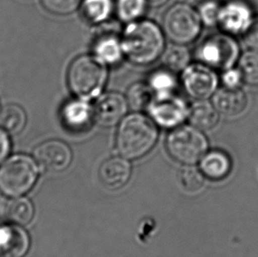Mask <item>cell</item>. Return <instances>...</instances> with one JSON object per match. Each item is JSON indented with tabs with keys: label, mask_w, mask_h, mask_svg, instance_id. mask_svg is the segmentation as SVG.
<instances>
[{
	"label": "cell",
	"mask_w": 258,
	"mask_h": 257,
	"mask_svg": "<svg viewBox=\"0 0 258 257\" xmlns=\"http://www.w3.org/2000/svg\"><path fill=\"white\" fill-rule=\"evenodd\" d=\"M163 29L154 21L139 20L126 25L121 36L124 56L136 66H149L165 50Z\"/></svg>",
	"instance_id": "1"
},
{
	"label": "cell",
	"mask_w": 258,
	"mask_h": 257,
	"mask_svg": "<svg viewBox=\"0 0 258 257\" xmlns=\"http://www.w3.org/2000/svg\"><path fill=\"white\" fill-rule=\"evenodd\" d=\"M158 135L157 124L149 115L134 112L119 123L115 137L116 149L126 159H140L153 149Z\"/></svg>",
	"instance_id": "2"
},
{
	"label": "cell",
	"mask_w": 258,
	"mask_h": 257,
	"mask_svg": "<svg viewBox=\"0 0 258 257\" xmlns=\"http://www.w3.org/2000/svg\"><path fill=\"white\" fill-rule=\"evenodd\" d=\"M108 80V67L93 55H82L71 63L67 84L76 98L90 101L99 97Z\"/></svg>",
	"instance_id": "3"
},
{
	"label": "cell",
	"mask_w": 258,
	"mask_h": 257,
	"mask_svg": "<svg viewBox=\"0 0 258 257\" xmlns=\"http://www.w3.org/2000/svg\"><path fill=\"white\" fill-rule=\"evenodd\" d=\"M199 12L188 4L177 3L163 17V31L173 43L187 45L199 37L202 29Z\"/></svg>",
	"instance_id": "4"
},
{
	"label": "cell",
	"mask_w": 258,
	"mask_h": 257,
	"mask_svg": "<svg viewBox=\"0 0 258 257\" xmlns=\"http://www.w3.org/2000/svg\"><path fill=\"white\" fill-rule=\"evenodd\" d=\"M166 147L173 160L191 165L205 156L208 142L202 131L192 125H180L169 132Z\"/></svg>",
	"instance_id": "5"
},
{
	"label": "cell",
	"mask_w": 258,
	"mask_h": 257,
	"mask_svg": "<svg viewBox=\"0 0 258 257\" xmlns=\"http://www.w3.org/2000/svg\"><path fill=\"white\" fill-rule=\"evenodd\" d=\"M35 161L26 155H15L0 167V191L17 198L29 191L37 180Z\"/></svg>",
	"instance_id": "6"
},
{
	"label": "cell",
	"mask_w": 258,
	"mask_h": 257,
	"mask_svg": "<svg viewBox=\"0 0 258 257\" xmlns=\"http://www.w3.org/2000/svg\"><path fill=\"white\" fill-rule=\"evenodd\" d=\"M195 55L199 63L224 72L234 66L240 55V49L232 35L226 33L213 34L199 43Z\"/></svg>",
	"instance_id": "7"
},
{
	"label": "cell",
	"mask_w": 258,
	"mask_h": 257,
	"mask_svg": "<svg viewBox=\"0 0 258 257\" xmlns=\"http://www.w3.org/2000/svg\"><path fill=\"white\" fill-rule=\"evenodd\" d=\"M147 111L157 126L173 130L188 119L189 107L185 100L174 94L154 95Z\"/></svg>",
	"instance_id": "8"
},
{
	"label": "cell",
	"mask_w": 258,
	"mask_h": 257,
	"mask_svg": "<svg viewBox=\"0 0 258 257\" xmlns=\"http://www.w3.org/2000/svg\"><path fill=\"white\" fill-rule=\"evenodd\" d=\"M181 81L186 94L195 100L213 97L219 86L215 70L201 63H189L181 72Z\"/></svg>",
	"instance_id": "9"
},
{
	"label": "cell",
	"mask_w": 258,
	"mask_h": 257,
	"mask_svg": "<svg viewBox=\"0 0 258 257\" xmlns=\"http://www.w3.org/2000/svg\"><path fill=\"white\" fill-rule=\"evenodd\" d=\"M93 107L94 122L101 127L110 128L119 124L125 117L129 105L122 94L108 92L96 98Z\"/></svg>",
	"instance_id": "10"
},
{
	"label": "cell",
	"mask_w": 258,
	"mask_h": 257,
	"mask_svg": "<svg viewBox=\"0 0 258 257\" xmlns=\"http://www.w3.org/2000/svg\"><path fill=\"white\" fill-rule=\"evenodd\" d=\"M35 160L42 170L58 173L67 169L73 160V153L66 143L60 140H48L35 150Z\"/></svg>",
	"instance_id": "11"
},
{
	"label": "cell",
	"mask_w": 258,
	"mask_h": 257,
	"mask_svg": "<svg viewBox=\"0 0 258 257\" xmlns=\"http://www.w3.org/2000/svg\"><path fill=\"white\" fill-rule=\"evenodd\" d=\"M254 20L250 7L240 0H233L220 8L219 23L226 34L243 35Z\"/></svg>",
	"instance_id": "12"
},
{
	"label": "cell",
	"mask_w": 258,
	"mask_h": 257,
	"mask_svg": "<svg viewBox=\"0 0 258 257\" xmlns=\"http://www.w3.org/2000/svg\"><path fill=\"white\" fill-rule=\"evenodd\" d=\"M60 118L64 128L70 132H85L94 122V107L89 101L74 98L63 105Z\"/></svg>",
	"instance_id": "13"
},
{
	"label": "cell",
	"mask_w": 258,
	"mask_h": 257,
	"mask_svg": "<svg viewBox=\"0 0 258 257\" xmlns=\"http://www.w3.org/2000/svg\"><path fill=\"white\" fill-rule=\"evenodd\" d=\"M213 104L220 115L234 117L246 109L248 97L241 87H224L213 94Z\"/></svg>",
	"instance_id": "14"
},
{
	"label": "cell",
	"mask_w": 258,
	"mask_h": 257,
	"mask_svg": "<svg viewBox=\"0 0 258 257\" xmlns=\"http://www.w3.org/2000/svg\"><path fill=\"white\" fill-rule=\"evenodd\" d=\"M29 237L19 226H0V257H22L28 250Z\"/></svg>",
	"instance_id": "15"
},
{
	"label": "cell",
	"mask_w": 258,
	"mask_h": 257,
	"mask_svg": "<svg viewBox=\"0 0 258 257\" xmlns=\"http://www.w3.org/2000/svg\"><path fill=\"white\" fill-rule=\"evenodd\" d=\"M131 165L127 160L119 157H113L105 160L99 169L101 183L110 189L123 187L131 176Z\"/></svg>",
	"instance_id": "16"
},
{
	"label": "cell",
	"mask_w": 258,
	"mask_h": 257,
	"mask_svg": "<svg viewBox=\"0 0 258 257\" xmlns=\"http://www.w3.org/2000/svg\"><path fill=\"white\" fill-rule=\"evenodd\" d=\"M93 56L107 67L118 65L124 57L121 37L114 34L99 36L93 45Z\"/></svg>",
	"instance_id": "17"
},
{
	"label": "cell",
	"mask_w": 258,
	"mask_h": 257,
	"mask_svg": "<svg viewBox=\"0 0 258 257\" xmlns=\"http://www.w3.org/2000/svg\"><path fill=\"white\" fill-rule=\"evenodd\" d=\"M188 119L190 125L206 132L218 124L220 113L217 111L214 105L207 100H196L189 107Z\"/></svg>",
	"instance_id": "18"
},
{
	"label": "cell",
	"mask_w": 258,
	"mask_h": 257,
	"mask_svg": "<svg viewBox=\"0 0 258 257\" xmlns=\"http://www.w3.org/2000/svg\"><path fill=\"white\" fill-rule=\"evenodd\" d=\"M200 167L205 176L211 180L220 181L227 177L230 173L232 164L226 153L213 151L203 157Z\"/></svg>",
	"instance_id": "19"
},
{
	"label": "cell",
	"mask_w": 258,
	"mask_h": 257,
	"mask_svg": "<svg viewBox=\"0 0 258 257\" xmlns=\"http://www.w3.org/2000/svg\"><path fill=\"white\" fill-rule=\"evenodd\" d=\"M115 6L114 0H82L80 8L85 21L98 25L110 19L115 13Z\"/></svg>",
	"instance_id": "20"
},
{
	"label": "cell",
	"mask_w": 258,
	"mask_h": 257,
	"mask_svg": "<svg viewBox=\"0 0 258 257\" xmlns=\"http://www.w3.org/2000/svg\"><path fill=\"white\" fill-rule=\"evenodd\" d=\"M147 84L149 85L154 95H167L174 94L177 88L178 80L176 73L163 67L151 73Z\"/></svg>",
	"instance_id": "21"
},
{
	"label": "cell",
	"mask_w": 258,
	"mask_h": 257,
	"mask_svg": "<svg viewBox=\"0 0 258 257\" xmlns=\"http://www.w3.org/2000/svg\"><path fill=\"white\" fill-rule=\"evenodd\" d=\"M27 123L24 109L15 104L7 105L0 111V128L11 134L23 131Z\"/></svg>",
	"instance_id": "22"
},
{
	"label": "cell",
	"mask_w": 258,
	"mask_h": 257,
	"mask_svg": "<svg viewBox=\"0 0 258 257\" xmlns=\"http://www.w3.org/2000/svg\"><path fill=\"white\" fill-rule=\"evenodd\" d=\"M163 66L174 73H181L190 63V53L186 46L173 43L162 54Z\"/></svg>",
	"instance_id": "23"
},
{
	"label": "cell",
	"mask_w": 258,
	"mask_h": 257,
	"mask_svg": "<svg viewBox=\"0 0 258 257\" xmlns=\"http://www.w3.org/2000/svg\"><path fill=\"white\" fill-rule=\"evenodd\" d=\"M147 6V0H116L115 14L119 21L128 24L141 20Z\"/></svg>",
	"instance_id": "24"
},
{
	"label": "cell",
	"mask_w": 258,
	"mask_h": 257,
	"mask_svg": "<svg viewBox=\"0 0 258 257\" xmlns=\"http://www.w3.org/2000/svg\"><path fill=\"white\" fill-rule=\"evenodd\" d=\"M154 96V93L148 84L137 82L129 87L126 100L131 109L134 112H141L147 110Z\"/></svg>",
	"instance_id": "25"
},
{
	"label": "cell",
	"mask_w": 258,
	"mask_h": 257,
	"mask_svg": "<svg viewBox=\"0 0 258 257\" xmlns=\"http://www.w3.org/2000/svg\"><path fill=\"white\" fill-rule=\"evenodd\" d=\"M34 212L31 202L24 198H16L9 202L7 209L8 219L20 226L30 222L34 217Z\"/></svg>",
	"instance_id": "26"
},
{
	"label": "cell",
	"mask_w": 258,
	"mask_h": 257,
	"mask_svg": "<svg viewBox=\"0 0 258 257\" xmlns=\"http://www.w3.org/2000/svg\"><path fill=\"white\" fill-rule=\"evenodd\" d=\"M239 70L243 80L250 85H258V50L249 49L241 56Z\"/></svg>",
	"instance_id": "27"
},
{
	"label": "cell",
	"mask_w": 258,
	"mask_h": 257,
	"mask_svg": "<svg viewBox=\"0 0 258 257\" xmlns=\"http://www.w3.org/2000/svg\"><path fill=\"white\" fill-rule=\"evenodd\" d=\"M178 180L182 188L190 193L199 191L204 185L202 172L194 167H182L178 173Z\"/></svg>",
	"instance_id": "28"
},
{
	"label": "cell",
	"mask_w": 258,
	"mask_h": 257,
	"mask_svg": "<svg viewBox=\"0 0 258 257\" xmlns=\"http://www.w3.org/2000/svg\"><path fill=\"white\" fill-rule=\"evenodd\" d=\"M42 6L50 14L67 16L81 7L82 0H41Z\"/></svg>",
	"instance_id": "29"
},
{
	"label": "cell",
	"mask_w": 258,
	"mask_h": 257,
	"mask_svg": "<svg viewBox=\"0 0 258 257\" xmlns=\"http://www.w3.org/2000/svg\"><path fill=\"white\" fill-rule=\"evenodd\" d=\"M221 6L215 0H206L200 4L198 12L201 21L207 27H214L219 23Z\"/></svg>",
	"instance_id": "30"
},
{
	"label": "cell",
	"mask_w": 258,
	"mask_h": 257,
	"mask_svg": "<svg viewBox=\"0 0 258 257\" xmlns=\"http://www.w3.org/2000/svg\"><path fill=\"white\" fill-rule=\"evenodd\" d=\"M221 80L224 87H241V82L244 81L239 68L234 69L233 67L224 71Z\"/></svg>",
	"instance_id": "31"
},
{
	"label": "cell",
	"mask_w": 258,
	"mask_h": 257,
	"mask_svg": "<svg viewBox=\"0 0 258 257\" xmlns=\"http://www.w3.org/2000/svg\"><path fill=\"white\" fill-rule=\"evenodd\" d=\"M242 35L245 45L249 49L258 50V17L254 18L251 25Z\"/></svg>",
	"instance_id": "32"
},
{
	"label": "cell",
	"mask_w": 258,
	"mask_h": 257,
	"mask_svg": "<svg viewBox=\"0 0 258 257\" xmlns=\"http://www.w3.org/2000/svg\"><path fill=\"white\" fill-rule=\"evenodd\" d=\"M10 140L7 133L2 128H0V164L7 158L10 152Z\"/></svg>",
	"instance_id": "33"
},
{
	"label": "cell",
	"mask_w": 258,
	"mask_h": 257,
	"mask_svg": "<svg viewBox=\"0 0 258 257\" xmlns=\"http://www.w3.org/2000/svg\"><path fill=\"white\" fill-rule=\"evenodd\" d=\"M147 2L150 7H161L168 3V0H147Z\"/></svg>",
	"instance_id": "34"
},
{
	"label": "cell",
	"mask_w": 258,
	"mask_h": 257,
	"mask_svg": "<svg viewBox=\"0 0 258 257\" xmlns=\"http://www.w3.org/2000/svg\"><path fill=\"white\" fill-rule=\"evenodd\" d=\"M178 3L188 4V5H191V4L196 2V0H177Z\"/></svg>",
	"instance_id": "35"
}]
</instances>
